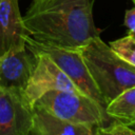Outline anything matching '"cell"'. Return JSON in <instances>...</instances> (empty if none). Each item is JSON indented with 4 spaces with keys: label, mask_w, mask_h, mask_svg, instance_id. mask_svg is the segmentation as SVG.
<instances>
[{
    "label": "cell",
    "mask_w": 135,
    "mask_h": 135,
    "mask_svg": "<svg viewBox=\"0 0 135 135\" xmlns=\"http://www.w3.org/2000/svg\"><path fill=\"white\" fill-rule=\"evenodd\" d=\"M97 128L64 121L43 109L33 108L31 135H98Z\"/></svg>",
    "instance_id": "9"
},
{
    "label": "cell",
    "mask_w": 135,
    "mask_h": 135,
    "mask_svg": "<svg viewBox=\"0 0 135 135\" xmlns=\"http://www.w3.org/2000/svg\"><path fill=\"white\" fill-rule=\"evenodd\" d=\"M133 2H134V4H135V0H133Z\"/></svg>",
    "instance_id": "16"
},
{
    "label": "cell",
    "mask_w": 135,
    "mask_h": 135,
    "mask_svg": "<svg viewBox=\"0 0 135 135\" xmlns=\"http://www.w3.org/2000/svg\"><path fill=\"white\" fill-rule=\"evenodd\" d=\"M105 111L112 119L124 124L135 122V86L119 94L107 105Z\"/></svg>",
    "instance_id": "10"
},
{
    "label": "cell",
    "mask_w": 135,
    "mask_h": 135,
    "mask_svg": "<svg viewBox=\"0 0 135 135\" xmlns=\"http://www.w3.org/2000/svg\"><path fill=\"white\" fill-rule=\"evenodd\" d=\"M32 52V51H31ZM36 64L24 90L26 102L34 108L35 102L50 91H78L65 73L46 55L34 53Z\"/></svg>",
    "instance_id": "5"
},
{
    "label": "cell",
    "mask_w": 135,
    "mask_h": 135,
    "mask_svg": "<svg viewBox=\"0 0 135 135\" xmlns=\"http://www.w3.org/2000/svg\"><path fill=\"white\" fill-rule=\"evenodd\" d=\"M51 1H53V0H33L28 9H36V8L42 7V6L46 5L49 2H51Z\"/></svg>",
    "instance_id": "14"
},
{
    "label": "cell",
    "mask_w": 135,
    "mask_h": 135,
    "mask_svg": "<svg viewBox=\"0 0 135 135\" xmlns=\"http://www.w3.org/2000/svg\"><path fill=\"white\" fill-rule=\"evenodd\" d=\"M34 107L72 123L103 127L114 121L100 103L78 91H50L43 94Z\"/></svg>",
    "instance_id": "3"
},
{
    "label": "cell",
    "mask_w": 135,
    "mask_h": 135,
    "mask_svg": "<svg viewBox=\"0 0 135 135\" xmlns=\"http://www.w3.org/2000/svg\"><path fill=\"white\" fill-rule=\"evenodd\" d=\"M94 0H53L46 5L27 9L23 23L35 41L68 50H78L100 37L93 18Z\"/></svg>",
    "instance_id": "1"
},
{
    "label": "cell",
    "mask_w": 135,
    "mask_h": 135,
    "mask_svg": "<svg viewBox=\"0 0 135 135\" xmlns=\"http://www.w3.org/2000/svg\"><path fill=\"white\" fill-rule=\"evenodd\" d=\"M25 45L33 53L46 55L65 73V75L73 81L75 86L81 93L96 100L104 109L107 108L105 100L92 79L86 65L77 50H68L45 45L35 41L28 35L25 38Z\"/></svg>",
    "instance_id": "4"
},
{
    "label": "cell",
    "mask_w": 135,
    "mask_h": 135,
    "mask_svg": "<svg viewBox=\"0 0 135 135\" xmlns=\"http://www.w3.org/2000/svg\"><path fill=\"white\" fill-rule=\"evenodd\" d=\"M35 64L36 56L26 46L0 57V86L23 95Z\"/></svg>",
    "instance_id": "7"
},
{
    "label": "cell",
    "mask_w": 135,
    "mask_h": 135,
    "mask_svg": "<svg viewBox=\"0 0 135 135\" xmlns=\"http://www.w3.org/2000/svg\"><path fill=\"white\" fill-rule=\"evenodd\" d=\"M110 47L123 60L135 66V37L127 35L109 43Z\"/></svg>",
    "instance_id": "11"
},
{
    "label": "cell",
    "mask_w": 135,
    "mask_h": 135,
    "mask_svg": "<svg viewBox=\"0 0 135 135\" xmlns=\"http://www.w3.org/2000/svg\"><path fill=\"white\" fill-rule=\"evenodd\" d=\"M127 126H129L131 129H133V130L135 131V122H133V123H130V124H127Z\"/></svg>",
    "instance_id": "15"
},
{
    "label": "cell",
    "mask_w": 135,
    "mask_h": 135,
    "mask_svg": "<svg viewBox=\"0 0 135 135\" xmlns=\"http://www.w3.org/2000/svg\"><path fill=\"white\" fill-rule=\"evenodd\" d=\"M124 25L128 28V34L135 37V6L131 9L126 11Z\"/></svg>",
    "instance_id": "13"
},
{
    "label": "cell",
    "mask_w": 135,
    "mask_h": 135,
    "mask_svg": "<svg viewBox=\"0 0 135 135\" xmlns=\"http://www.w3.org/2000/svg\"><path fill=\"white\" fill-rule=\"evenodd\" d=\"M98 135H135V131L129 126L114 120L108 126L97 128Z\"/></svg>",
    "instance_id": "12"
},
{
    "label": "cell",
    "mask_w": 135,
    "mask_h": 135,
    "mask_svg": "<svg viewBox=\"0 0 135 135\" xmlns=\"http://www.w3.org/2000/svg\"><path fill=\"white\" fill-rule=\"evenodd\" d=\"M33 108L22 94L0 86V135H31Z\"/></svg>",
    "instance_id": "6"
},
{
    "label": "cell",
    "mask_w": 135,
    "mask_h": 135,
    "mask_svg": "<svg viewBox=\"0 0 135 135\" xmlns=\"http://www.w3.org/2000/svg\"><path fill=\"white\" fill-rule=\"evenodd\" d=\"M26 36L18 0H0V57L25 47Z\"/></svg>",
    "instance_id": "8"
},
{
    "label": "cell",
    "mask_w": 135,
    "mask_h": 135,
    "mask_svg": "<svg viewBox=\"0 0 135 135\" xmlns=\"http://www.w3.org/2000/svg\"><path fill=\"white\" fill-rule=\"evenodd\" d=\"M107 105L126 90L135 86V66L119 57L100 37L77 50Z\"/></svg>",
    "instance_id": "2"
}]
</instances>
